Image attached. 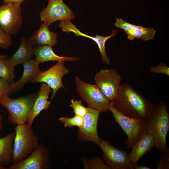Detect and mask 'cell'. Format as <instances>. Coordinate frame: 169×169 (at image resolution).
Instances as JSON below:
<instances>
[{"label": "cell", "mask_w": 169, "mask_h": 169, "mask_svg": "<svg viewBox=\"0 0 169 169\" xmlns=\"http://www.w3.org/2000/svg\"><path fill=\"white\" fill-rule=\"evenodd\" d=\"M122 78L115 69H102L95 77V84L110 101L113 100L119 92Z\"/></svg>", "instance_id": "ba28073f"}, {"label": "cell", "mask_w": 169, "mask_h": 169, "mask_svg": "<svg viewBox=\"0 0 169 169\" xmlns=\"http://www.w3.org/2000/svg\"><path fill=\"white\" fill-rule=\"evenodd\" d=\"M33 55L36 56L35 59L40 63L50 61L74 62L80 59L78 57L58 56L54 52L52 46L48 45L35 46L33 48Z\"/></svg>", "instance_id": "e0dca14e"}, {"label": "cell", "mask_w": 169, "mask_h": 169, "mask_svg": "<svg viewBox=\"0 0 169 169\" xmlns=\"http://www.w3.org/2000/svg\"><path fill=\"white\" fill-rule=\"evenodd\" d=\"M13 149V163L26 158L38 146L39 139L26 123L15 127Z\"/></svg>", "instance_id": "277c9868"}, {"label": "cell", "mask_w": 169, "mask_h": 169, "mask_svg": "<svg viewBox=\"0 0 169 169\" xmlns=\"http://www.w3.org/2000/svg\"><path fill=\"white\" fill-rule=\"evenodd\" d=\"M81 161L84 169H111L109 166L104 163V160L99 156L84 158Z\"/></svg>", "instance_id": "603a6c76"}, {"label": "cell", "mask_w": 169, "mask_h": 169, "mask_svg": "<svg viewBox=\"0 0 169 169\" xmlns=\"http://www.w3.org/2000/svg\"><path fill=\"white\" fill-rule=\"evenodd\" d=\"M20 44L18 50L13 55L8 57L12 66L23 64L31 59L33 55V48L30 40L25 37H21Z\"/></svg>", "instance_id": "d6986e66"}, {"label": "cell", "mask_w": 169, "mask_h": 169, "mask_svg": "<svg viewBox=\"0 0 169 169\" xmlns=\"http://www.w3.org/2000/svg\"><path fill=\"white\" fill-rule=\"evenodd\" d=\"M109 110L111 111L115 120L127 136L125 142L126 148L131 149L146 133L148 119L125 116L117 111L111 103Z\"/></svg>", "instance_id": "5b68a950"}, {"label": "cell", "mask_w": 169, "mask_h": 169, "mask_svg": "<svg viewBox=\"0 0 169 169\" xmlns=\"http://www.w3.org/2000/svg\"><path fill=\"white\" fill-rule=\"evenodd\" d=\"M10 84L6 80L0 78V97L4 94L9 95L12 94Z\"/></svg>", "instance_id": "4dcf8cb0"}, {"label": "cell", "mask_w": 169, "mask_h": 169, "mask_svg": "<svg viewBox=\"0 0 169 169\" xmlns=\"http://www.w3.org/2000/svg\"><path fill=\"white\" fill-rule=\"evenodd\" d=\"M84 117L75 115L71 118L68 117H61L59 119V121L64 124L65 127L73 128L77 126L79 128L82 127L84 123Z\"/></svg>", "instance_id": "d4e9b609"}, {"label": "cell", "mask_w": 169, "mask_h": 169, "mask_svg": "<svg viewBox=\"0 0 169 169\" xmlns=\"http://www.w3.org/2000/svg\"><path fill=\"white\" fill-rule=\"evenodd\" d=\"M156 30L153 28H144L142 29L132 28L125 31L127 38L132 41L135 38L142 39L143 41L150 39H155Z\"/></svg>", "instance_id": "44dd1931"}, {"label": "cell", "mask_w": 169, "mask_h": 169, "mask_svg": "<svg viewBox=\"0 0 169 169\" xmlns=\"http://www.w3.org/2000/svg\"><path fill=\"white\" fill-rule=\"evenodd\" d=\"M3 127V117L2 115L0 114V131L2 130Z\"/></svg>", "instance_id": "836d02e7"}, {"label": "cell", "mask_w": 169, "mask_h": 169, "mask_svg": "<svg viewBox=\"0 0 169 169\" xmlns=\"http://www.w3.org/2000/svg\"><path fill=\"white\" fill-rule=\"evenodd\" d=\"M101 112L98 110L87 107L86 113L84 117L83 125L77 131V136L79 140L93 142L99 145L101 139L98 135L97 125Z\"/></svg>", "instance_id": "7c38bea8"}, {"label": "cell", "mask_w": 169, "mask_h": 169, "mask_svg": "<svg viewBox=\"0 0 169 169\" xmlns=\"http://www.w3.org/2000/svg\"><path fill=\"white\" fill-rule=\"evenodd\" d=\"M14 67L10 63L8 57L0 55V78L11 84L14 82Z\"/></svg>", "instance_id": "7402d4cb"}, {"label": "cell", "mask_w": 169, "mask_h": 169, "mask_svg": "<svg viewBox=\"0 0 169 169\" xmlns=\"http://www.w3.org/2000/svg\"><path fill=\"white\" fill-rule=\"evenodd\" d=\"M38 92L12 99L7 94L0 97V105L8 111V120L13 124H23L27 123L30 110L37 97Z\"/></svg>", "instance_id": "3957f363"}, {"label": "cell", "mask_w": 169, "mask_h": 169, "mask_svg": "<svg viewBox=\"0 0 169 169\" xmlns=\"http://www.w3.org/2000/svg\"><path fill=\"white\" fill-rule=\"evenodd\" d=\"M47 7L40 12L41 21L49 27L59 21H68L74 19V12L70 10L62 0H48Z\"/></svg>", "instance_id": "30bf717a"}, {"label": "cell", "mask_w": 169, "mask_h": 169, "mask_svg": "<svg viewBox=\"0 0 169 169\" xmlns=\"http://www.w3.org/2000/svg\"><path fill=\"white\" fill-rule=\"evenodd\" d=\"M7 169L4 167L3 166L0 165V169Z\"/></svg>", "instance_id": "e575fe53"}, {"label": "cell", "mask_w": 169, "mask_h": 169, "mask_svg": "<svg viewBox=\"0 0 169 169\" xmlns=\"http://www.w3.org/2000/svg\"><path fill=\"white\" fill-rule=\"evenodd\" d=\"M49 153L47 148L39 145L26 158L13 163L8 169H48L49 164Z\"/></svg>", "instance_id": "4fadbf2b"}, {"label": "cell", "mask_w": 169, "mask_h": 169, "mask_svg": "<svg viewBox=\"0 0 169 169\" xmlns=\"http://www.w3.org/2000/svg\"><path fill=\"white\" fill-rule=\"evenodd\" d=\"M154 147L153 136L146 134L132 147V150L127 155V158L132 164L133 169L137 165L140 159Z\"/></svg>", "instance_id": "9a60e30c"}, {"label": "cell", "mask_w": 169, "mask_h": 169, "mask_svg": "<svg viewBox=\"0 0 169 169\" xmlns=\"http://www.w3.org/2000/svg\"><path fill=\"white\" fill-rule=\"evenodd\" d=\"M116 21L114 24L116 27L124 30L125 32L132 28L142 29L144 27L141 25H136L129 23L123 19L115 17Z\"/></svg>", "instance_id": "4316f807"}, {"label": "cell", "mask_w": 169, "mask_h": 169, "mask_svg": "<svg viewBox=\"0 0 169 169\" xmlns=\"http://www.w3.org/2000/svg\"><path fill=\"white\" fill-rule=\"evenodd\" d=\"M12 43L11 36L6 34L0 28V47L3 49H8Z\"/></svg>", "instance_id": "83f0119b"}, {"label": "cell", "mask_w": 169, "mask_h": 169, "mask_svg": "<svg viewBox=\"0 0 169 169\" xmlns=\"http://www.w3.org/2000/svg\"><path fill=\"white\" fill-rule=\"evenodd\" d=\"M98 146L103 152L104 161L111 169H133L132 163L127 158L129 150L117 149L108 141L101 139Z\"/></svg>", "instance_id": "8fae6325"}, {"label": "cell", "mask_w": 169, "mask_h": 169, "mask_svg": "<svg viewBox=\"0 0 169 169\" xmlns=\"http://www.w3.org/2000/svg\"><path fill=\"white\" fill-rule=\"evenodd\" d=\"M168 108L167 104L164 101L154 104L148 119L146 133L153 136L154 147L169 156V150L166 141L169 130Z\"/></svg>", "instance_id": "7a4b0ae2"}, {"label": "cell", "mask_w": 169, "mask_h": 169, "mask_svg": "<svg viewBox=\"0 0 169 169\" xmlns=\"http://www.w3.org/2000/svg\"><path fill=\"white\" fill-rule=\"evenodd\" d=\"M15 131L0 138V165L10 166L13 163V143Z\"/></svg>", "instance_id": "ffe728a7"}, {"label": "cell", "mask_w": 169, "mask_h": 169, "mask_svg": "<svg viewBox=\"0 0 169 169\" xmlns=\"http://www.w3.org/2000/svg\"><path fill=\"white\" fill-rule=\"evenodd\" d=\"M40 63L35 59H31L22 64L23 71L21 78L16 82L10 84L12 93H15L21 90L27 83L41 72L39 68Z\"/></svg>", "instance_id": "2e32d148"}, {"label": "cell", "mask_w": 169, "mask_h": 169, "mask_svg": "<svg viewBox=\"0 0 169 169\" xmlns=\"http://www.w3.org/2000/svg\"><path fill=\"white\" fill-rule=\"evenodd\" d=\"M45 23L41 24L38 30L33 32L29 38L33 45H48L54 46L57 43L56 33L49 30Z\"/></svg>", "instance_id": "ac0fdd59"}, {"label": "cell", "mask_w": 169, "mask_h": 169, "mask_svg": "<svg viewBox=\"0 0 169 169\" xmlns=\"http://www.w3.org/2000/svg\"><path fill=\"white\" fill-rule=\"evenodd\" d=\"M157 169H169V156L162 153L157 163Z\"/></svg>", "instance_id": "f546056e"}, {"label": "cell", "mask_w": 169, "mask_h": 169, "mask_svg": "<svg viewBox=\"0 0 169 169\" xmlns=\"http://www.w3.org/2000/svg\"><path fill=\"white\" fill-rule=\"evenodd\" d=\"M118 33L117 31L115 29H113L111 34L107 36H100L99 44L98 46L99 51L101 54V57L103 60V62L107 64H110V59L108 58L106 54L105 48V43L106 41L110 38L116 35Z\"/></svg>", "instance_id": "cb8c5ba5"}, {"label": "cell", "mask_w": 169, "mask_h": 169, "mask_svg": "<svg viewBox=\"0 0 169 169\" xmlns=\"http://www.w3.org/2000/svg\"><path fill=\"white\" fill-rule=\"evenodd\" d=\"M1 49L0 47V49Z\"/></svg>", "instance_id": "d590c367"}, {"label": "cell", "mask_w": 169, "mask_h": 169, "mask_svg": "<svg viewBox=\"0 0 169 169\" xmlns=\"http://www.w3.org/2000/svg\"><path fill=\"white\" fill-rule=\"evenodd\" d=\"M69 73L64 66V61H57L54 66L45 71H42L31 80L29 83H45L53 90L51 101L55 97L58 90L61 88L65 89L63 85L62 79Z\"/></svg>", "instance_id": "9c48e42d"}, {"label": "cell", "mask_w": 169, "mask_h": 169, "mask_svg": "<svg viewBox=\"0 0 169 169\" xmlns=\"http://www.w3.org/2000/svg\"><path fill=\"white\" fill-rule=\"evenodd\" d=\"M150 71L155 74H162L169 76V68L163 63H160L157 66L151 67Z\"/></svg>", "instance_id": "f1b7e54d"}, {"label": "cell", "mask_w": 169, "mask_h": 169, "mask_svg": "<svg viewBox=\"0 0 169 169\" xmlns=\"http://www.w3.org/2000/svg\"><path fill=\"white\" fill-rule=\"evenodd\" d=\"M75 81L78 95L86 102L88 106L101 112H107L109 110L110 102L96 84L84 82L77 76L75 77Z\"/></svg>", "instance_id": "8992f818"}, {"label": "cell", "mask_w": 169, "mask_h": 169, "mask_svg": "<svg viewBox=\"0 0 169 169\" xmlns=\"http://www.w3.org/2000/svg\"><path fill=\"white\" fill-rule=\"evenodd\" d=\"M110 102L120 114L132 118L148 119L154 105L127 83L121 85L116 96Z\"/></svg>", "instance_id": "6da1fadb"}, {"label": "cell", "mask_w": 169, "mask_h": 169, "mask_svg": "<svg viewBox=\"0 0 169 169\" xmlns=\"http://www.w3.org/2000/svg\"><path fill=\"white\" fill-rule=\"evenodd\" d=\"M21 2H7L0 6V28L11 36L17 34L21 27Z\"/></svg>", "instance_id": "52a82bcc"}, {"label": "cell", "mask_w": 169, "mask_h": 169, "mask_svg": "<svg viewBox=\"0 0 169 169\" xmlns=\"http://www.w3.org/2000/svg\"><path fill=\"white\" fill-rule=\"evenodd\" d=\"M3 3L7 2H21L23 3L25 0H3Z\"/></svg>", "instance_id": "1f68e13d"}, {"label": "cell", "mask_w": 169, "mask_h": 169, "mask_svg": "<svg viewBox=\"0 0 169 169\" xmlns=\"http://www.w3.org/2000/svg\"><path fill=\"white\" fill-rule=\"evenodd\" d=\"M52 90L46 84H41L38 92L37 97L30 110L27 121V123L32 128L33 122L36 118L43 110H47L51 103L48 100L49 95Z\"/></svg>", "instance_id": "5bb4252c"}, {"label": "cell", "mask_w": 169, "mask_h": 169, "mask_svg": "<svg viewBox=\"0 0 169 169\" xmlns=\"http://www.w3.org/2000/svg\"><path fill=\"white\" fill-rule=\"evenodd\" d=\"M70 106L73 109L74 113L75 115L84 117L86 113L87 107L83 105L81 100H71Z\"/></svg>", "instance_id": "484cf974"}, {"label": "cell", "mask_w": 169, "mask_h": 169, "mask_svg": "<svg viewBox=\"0 0 169 169\" xmlns=\"http://www.w3.org/2000/svg\"><path fill=\"white\" fill-rule=\"evenodd\" d=\"M135 169H151V168L145 166H138L137 165L135 167Z\"/></svg>", "instance_id": "d6a6232c"}]
</instances>
